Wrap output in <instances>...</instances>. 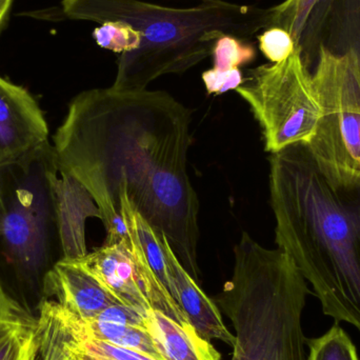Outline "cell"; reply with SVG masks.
Here are the masks:
<instances>
[{"label": "cell", "mask_w": 360, "mask_h": 360, "mask_svg": "<svg viewBox=\"0 0 360 360\" xmlns=\"http://www.w3.org/2000/svg\"><path fill=\"white\" fill-rule=\"evenodd\" d=\"M0 238L10 262L27 275H37L49 257V200L40 182L18 186L6 202Z\"/></svg>", "instance_id": "cell-8"}, {"label": "cell", "mask_w": 360, "mask_h": 360, "mask_svg": "<svg viewBox=\"0 0 360 360\" xmlns=\"http://www.w3.org/2000/svg\"><path fill=\"white\" fill-rule=\"evenodd\" d=\"M235 91L259 122L266 152L308 145L314 136L321 108L300 46L285 60L249 70Z\"/></svg>", "instance_id": "cell-6"}, {"label": "cell", "mask_w": 360, "mask_h": 360, "mask_svg": "<svg viewBox=\"0 0 360 360\" xmlns=\"http://www.w3.org/2000/svg\"><path fill=\"white\" fill-rule=\"evenodd\" d=\"M275 241L310 283L323 314L360 331V179L331 184L306 145L270 158Z\"/></svg>", "instance_id": "cell-2"}, {"label": "cell", "mask_w": 360, "mask_h": 360, "mask_svg": "<svg viewBox=\"0 0 360 360\" xmlns=\"http://www.w3.org/2000/svg\"><path fill=\"white\" fill-rule=\"evenodd\" d=\"M257 39L260 51L271 63L285 60L298 48L291 34L278 27H271L264 30V32L257 36Z\"/></svg>", "instance_id": "cell-19"}, {"label": "cell", "mask_w": 360, "mask_h": 360, "mask_svg": "<svg viewBox=\"0 0 360 360\" xmlns=\"http://www.w3.org/2000/svg\"><path fill=\"white\" fill-rule=\"evenodd\" d=\"M243 80L245 77L240 69L226 72L211 69L202 73V82L207 94L220 95L228 91L236 90L243 84Z\"/></svg>", "instance_id": "cell-21"}, {"label": "cell", "mask_w": 360, "mask_h": 360, "mask_svg": "<svg viewBox=\"0 0 360 360\" xmlns=\"http://www.w3.org/2000/svg\"><path fill=\"white\" fill-rule=\"evenodd\" d=\"M357 1H359V8H360V0H357Z\"/></svg>", "instance_id": "cell-25"}, {"label": "cell", "mask_w": 360, "mask_h": 360, "mask_svg": "<svg viewBox=\"0 0 360 360\" xmlns=\"http://www.w3.org/2000/svg\"><path fill=\"white\" fill-rule=\"evenodd\" d=\"M42 289L46 297L54 298L80 319H93L108 307L120 304L96 279L65 257L44 273Z\"/></svg>", "instance_id": "cell-11"}, {"label": "cell", "mask_w": 360, "mask_h": 360, "mask_svg": "<svg viewBox=\"0 0 360 360\" xmlns=\"http://www.w3.org/2000/svg\"><path fill=\"white\" fill-rule=\"evenodd\" d=\"M6 198H4V191H2L1 186H0V230H1L2 220H4V214H6Z\"/></svg>", "instance_id": "cell-23"}, {"label": "cell", "mask_w": 360, "mask_h": 360, "mask_svg": "<svg viewBox=\"0 0 360 360\" xmlns=\"http://www.w3.org/2000/svg\"><path fill=\"white\" fill-rule=\"evenodd\" d=\"M92 35L101 48L120 55L135 52L141 46V33L122 20L105 21L94 29Z\"/></svg>", "instance_id": "cell-16"}, {"label": "cell", "mask_w": 360, "mask_h": 360, "mask_svg": "<svg viewBox=\"0 0 360 360\" xmlns=\"http://www.w3.org/2000/svg\"><path fill=\"white\" fill-rule=\"evenodd\" d=\"M313 84L321 114L307 148L331 184L360 179V56L321 46Z\"/></svg>", "instance_id": "cell-5"}, {"label": "cell", "mask_w": 360, "mask_h": 360, "mask_svg": "<svg viewBox=\"0 0 360 360\" xmlns=\"http://www.w3.org/2000/svg\"><path fill=\"white\" fill-rule=\"evenodd\" d=\"M169 272V293L179 304L191 326L207 342L220 340L228 346L235 345L233 335L222 321L221 312L213 300L199 287L173 251L168 238L160 232Z\"/></svg>", "instance_id": "cell-10"}, {"label": "cell", "mask_w": 360, "mask_h": 360, "mask_svg": "<svg viewBox=\"0 0 360 360\" xmlns=\"http://www.w3.org/2000/svg\"><path fill=\"white\" fill-rule=\"evenodd\" d=\"M321 0H285L270 8V27H278L291 34L302 46V38L314 8Z\"/></svg>", "instance_id": "cell-15"}, {"label": "cell", "mask_w": 360, "mask_h": 360, "mask_svg": "<svg viewBox=\"0 0 360 360\" xmlns=\"http://www.w3.org/2000/svg\"><path fill=\"white\" fill-rule=\"evenodd\" d=\"M214 70L231 71L240 69L256 58V50L250 41L240 39L236 36L224 35L216 40L212 50Z\"/></svg>", "instance_id": "cell-17"}, {"label": "cell", "mask_w": 360, "mask_h": 360, "mask_svg": "<svg viewBox=\"0 0 360 360\" xmlns=\"http://www.w3.org/2000/svg\"><path fill=\"white\" fill-rule=\"evenodd\" d=\"M96 279L120 304L147 313L158 311L180 325L191 323L149 264L136 266L126 248L103 245L92 253L65 257Z\"/></svg>", "instance_id": "cell-7"}, {"label": "cell", "mask_w": 360, "mask_h": 360, "mask_svg": "<svg viewBox=\"0 0 360 360\" xmlns=\"http://www.w3.org/2000/svg\"><path fill=\"white\" fill-rule=\"evenodd\" d=\"M36 319L8 295L0 281V334L14 326H36Z\"/></svg>", "instance_id": "cell-20"}, {"label": "cell", "mask_w": 360, "mask_h": 360, "mask_svg": "<svg viewBox=\"0 0 360 360\" xmlns=\"http://www.w3.org/2000/svg\"><path fill=\"white\" fill-rule=\"evenodd\" d=\"M120 212L129 234L134 236L141 245L152 270L160 283L169 289V272L165 256L160 233H158L147 219L139 213L134 202L131 200L126 186H122L118 193Z\"/></svg>", "instance_id": "cell-13"}, {"label": "cell", "mask_w": 360, "mask_h": 360, "mask_svg": "<svg viewBox=\"0 0 360 360\" xmlns=\"http://www.w3.org/2000/svg\"><path fill=\"white\" fill-rule=\"evenodd\" d=\"M37 355L36 326H14L0 334V360H37Z\"/></svg>", "instance_id": "cell-18"}, {"label": "cell", "mask_w": 360, "mask_h": 360, "mask_svg": "<svg viewBox=\"0 0 360 360\" xmlns=\"http://www.w3.org/2000/svg\"><path fill=\"white\" fill-rule=\"evenodd\" d=\"M54 360H98L82 354H65Z\"/></svg>", "instance_id": "cell-24"}, {"label": "cell", "mask_w": 360, "mask_h": 360, "mask_svg": "<svg viewBox=\"0 0 360 360\" xmlns=\"http://www.w3.org/2000/svg\"><path fill=\"white\" fill-rule=\"evenodd\" d=\"M147 330L165 360H220L215 347L190 326L180 325L158 311H148Z\"/></svg>", "instance_id": "cell-12"}, {"label": "cell", "mask_w": 360, "mask_h": 360, "mask_svg": "<svg viewBox=\"0 0 360 360\" xmlns=\"http://www.w3.org/2000/svg\"><path fill=\"white\" fill-rule=\"evenodd\" d=\"M12 2L13 0H0V29H1L2 23L6 19V15H8Z\"/></svg>", "instance_id": "cell-22"}, {"label": "cell", "mask_w": 360, "mask_h": 360, "mask_svg": "<svg viewBox=\"0 0 360 360\" xmlns=\"http://www.w3.org/2000/svg\"><path fill=\"white\" fill-rule=\"evenodd\" d=\"M306 360H360L349 334L336 321L329 331L316 338H307Z\"/></svg>", "instance_id": "cell-14"}, {"label": "cell", "mask_w": 360, "mask_h": 360, "mask_svg": "<svg viewBox=\"0 0 360 360\" xmlns=\"http://www.w3.org/2000/svg\"><path fill=\"white\" fill-rule=\"evenodd\" d=\"M72 20H122L141 35L135 52L120 55L113 88L143 90L160 76L181 74L212 54L224 35L245 41L270 27V8L202 0L191 8H171L143 0H63Z\"/></svg>", "instance_id": "cell-3"}, {"label": "cell", "mask_w": 360, "mask_h": 360, "mask_svg": "<svg viewBox=\"0 0 360 360\" xmlns=\"http://www.w3.org/2000/svg\"><path fill=\"white\" fill-rule=\"evenodd\" d=\"M234 258L232 278L213 300L234 327L231 360H306L302 312L310 290L294 260L247 232Z\"/></svg>", "instance_id": "cell-4"}, {"label": "cell", "mask_w": 360, "mask_h": 360, "mask_svg": "<svg viewBox=\"0 0 360 360\" xmlns=\"http://www.w3.org/2000/svg\"><path fill=\"white\" fill-rule=\"evenodd\" d=\"M190 112L165 91L92 89L74 97L53 136L51 158L98 210L105 245L129 239L118 193L166 235L198 283L199 202L188 174Z\"/></svg>", "instance_id": "cell-1"}, {"label": "cell", "mask_w": 360, "mask_h": 360, "mask_svg": "<svg viewBox=\"0 0 360 360\" xmlns=\"http://www.w3.org/2000/svg\"><path fill=\"white\" fill-rule=\"evenodd\" d=\"M48 151V124L37 101L0 76V171L29 170Z\"/></svg>", "instance_id": "cell-9"}]
</instances>
